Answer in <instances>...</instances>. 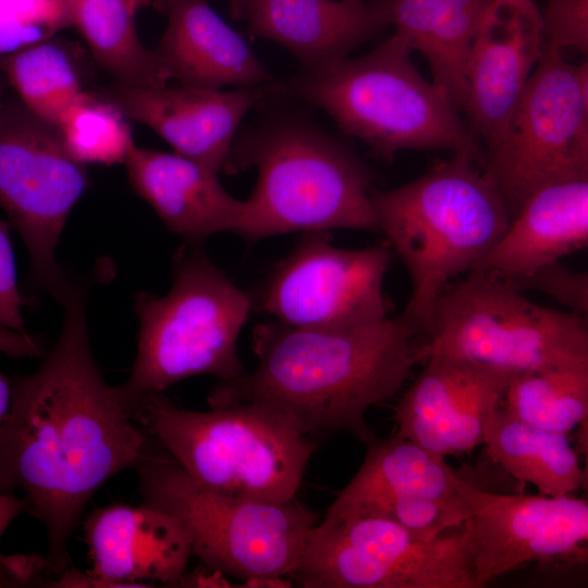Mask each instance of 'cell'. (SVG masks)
I'll return each instance as SVG.
<instances>
[{
  "label": "cell",
  "instance_id": "6da1fadb",
  "mask_svg": "<svg viewBox=\"0 0 588 588\" xmlns=\"http://www.w3.org/2000/svg\"><path fill=\"white\" fill-rule=\"evenodd\" d=\"M86 296V284L72 283L54 345L13 381L0 426V488L21 490L45 524L46 566L56 575L70 566V539L95 492L133 467L149 441L93 356Z\"/></svg>",
  "mask_w": 588,
  "mask_h": 588
},
{
  "label": "cell",
  "instance_id": "7402d4cb",
  "mask_svg": "<svg viewBox=\"0 0 588 588\" xmlns=\"http://www.w3.org/2000/svg\"><path fill=\"white\" fill-rule=\"evenodd\" d=\"M588 245V179L561 181L531 193L486 257L474 268L504 280L527 277Z\"/></svg>",
  "mask_w": 588,
  "mask_h": 588
},
{
  "label": "cell",
  "instance_id": "8992f818",
  "mask_svg": "<svg viewBox=\"0 0 588 588\" xmlns=\"http://www.w3.org/2000/svg\"><path fill=\"white\" fill-rule=\"evenodd\" d=\"M172 275L166 294L142 292L134 299L137 353L128 378L117 385L132 417L146 396L185 378L211 375L229 381L246 371L237 339L254 310L253 294L234 284L199 244L175 252Z\"/></svg>",
  "mask_w": 588,
  "mask_h": 588
},
{
  "label": "cell",
  "instance_id": "ab89813d",
  "mask_svg": "<svg viewBox=\"0 0 588 588\" xmlns=\"http://www.w3.org/2000/svg\"><path fill=\"white\" fill-rule=\"evenodd\" d=\"M350 1H356V2H358V1H364V0H350Z\"/></svg>",
  "mask_w": 588,
  "mask_h": 588
},
{
  "label": "cell",
  "instance_id": "4fadbf2b",
  "mask_svg": "<svg viewBox=\"0 0 588 588\" xmlns=\"http://www.w3.org/2000/svg\"><path fill=\"white\" fill-rule=\"evenodd\" d=\"M394 253L387 241L362 249L333 245L329 231L304 233L252 293L254 310L302 328H351L390 316L384 279Z\"/></svg>",
  "mask_w": 588,
  "mask_h": 588
},
{
  "label": "cell",
  "instance_id": "603a6c76",
  "mask_svg": "<svg viewBox=\"0 0 588 588\" xmlns=\"http://www.w3.org/2000/svg\"><path fill=\"white\" fill-rule=\"evenodd\" d=\"M463 478L433 453L397 434L367 444L358 471L328 507L323 522L356 514L369 502L397 493H415L467 504L458 488Z\"/></svg>",
  "mask_w": 588,
  "mask_h": 588
},
{
  "label": "cell",
  "instance_id": "7c38bea8",
  "mask_svg": "<svg viewBox=\"0 0 588 588\" xmlns=\"http://www.w3.org/2000/svg\"><path fill=\"white\" fill-rule=\"evenodd\" d=\"M88 184L86 167L65 147L58 126L19 98L0 114V206L28 253L40 287L62 301L72 282L57 259L68 217Z\"/></svg>",
  "mask_w": 588,
  "mask_h": 588
},
{
  "label": "cell",
  "instance_id": "e575fe53",
  "mask_svg": "<svg viewBox=\"0 0 588 588\" xmlns=\"http://www.w3.org/2000/svg\"><path fill=\"white\" fill-rule=\"evenodd\" d=\"M0 352L11 357L40 356L42 343L29 333H21L0 328Z\"/></svg>",
  "mask_w": 588,
  "mask_h": 588
},
{
  "label": "cell",
  "instance_id": "9c48e42d",
  "mask_svg": "<svg viewBox=\"0 0 588 588\" xmlns=\"http://www.w3.org/2000/svg\"><path fill=\"white\" fill-rule=\"evenodd\" d=\"M425 335L429 356L513 373L588 367L586 318L541 306L481 269H471L444 289Z\"/></svg>",
  "mask_w": 588,
  "mask_h": 588
},
{
  "label": "cell",
  "instance_id": "f1b7e54d",
  "mask_svg": "<svg viewBox=\"0 0 588 588\" xmlns=\"http://www.w3.org/2000/svg\"><path fill=\"white\" fill-rule=\"evenodd\" d=\"M126 117L95 93H84L58 128L71 156L86 166L124 163L134 144Z\"/></svg>",
  "mask_w": 588,
  "mask_h": 588
},
{
  "label": "cell",
  "instance_id": "7a4b0ae2",
  "mask_svg": "<svg viewBox=\"0 0 588 588\" xmlns=\"http://www.w3.org/2000/svg\"><path fill=\"white\" fill-rule=\"evenodd\" d=\"M421 333L403 314L351 328L260 323L252 336L255 368L219 381L207 402L266 404L313 438L344 431L368 444L376 439L368 409L394 396L429 356Z\"/></svg>",
  "mask_w": 588,
  "mask_h": 588
},
{
  "label": "cell",
  "instance_id": "4dcf8cb0",
  "mask_svg": "<svg viewBox=\"0 0 588 588\" xmlns=\"http://www.w3.org/2000/svg\"><path fill=\"white\" fill-rule=\"evenodd\" d=\"M71 27L66 0H0V57Z\"/></svg>",
  "mask_w": 588,
  "mask_h": 588
},
{
  "label": "cell",
  "instance_id": "ba28073f",
  "mask_svg": "<svg viewBox=\"0 0 588 588\" xmlns=\"http://www.w3.org/2000/svg\"><path fill=\"white\" fill-rule=\"evenodd\" d=\"M143 503L180 524L210 571L247 584L282 583L302 552L317 514L295 498L268 502L232 497L195 481L156 441L133 466Z\"/></svg>",
  "mask_w": 588,
  "mask_h": 588
},
{
  "label": "cell",
  "instance_id": "d6986e66",
  "mask_svg": "<svg viewBox=\"0 0 588 588\" xmlns=\"http://www.w3.org/2000/svg\"><path fill=\"white\" fill-rule=\"evenodd\" d=\"M248 35L290 51L303 74L323 72L389 25L383 0H244Z\"/></svg>",
  "mask_w": 588,
  "mask_h": 588
},
{
  "label": "cell",
  "instance_id": "ac0fdd59",
  "mask_svg": "<svg viewBox=\"0 0 588 588\" xmlns=\"http://www.w3.org/2000/svg\"><path fill=\"white\" fill-rule=\"evenodd\" d=\"M83 529L93 563L88 574L106 587L179 586L192 556L177 520L145 503L97 509Z\"/></svg>",
  "mask_w": 588,
  "mask_h": 588
},
{
  "label": "cell",
  "instance_id": "ffe728a7",
  "mask_svg": "<svg viewBox=\"0 0 588 588\" xmlns=\"http://www.w3.org/2000/svg\"><path fill=\"white\" fill-rule=\"evenodd\" d=\"M151 5L167 17L155 50L170 81L222 89L258 87L272 79L243 36L207 0H151Z\"/></svg>",
  "mask_w": 588,
  "mask_h": 588
},
{
  "label": "cell",
  "instance_id": "836d02e7",
  "mask_svg": "<svg viewBox=\"0 0 588 588\" xmlns=\"http://www.w3.org/2000/svg\"><path fill=\"white\" fill-rule=\"evenodd\" d=\"M23 305L9 225L0 219V328L28 333Z\"/></svg>",
  "mask_w": 588,
  "mask_h": 588
},
{
  "label": "cell",
  "instance_id": "cb8c5ba5",
  "mask_svg": "<svg viewBox=\"0 0 588 588\" xmlns=\"http://www.w3.org/2000/svg\"><path fill=\"white\" fill-rule=\"evenodd\" d=\"M490 0H383L389 25L428 62L431 81L464 107L466 64Z\"/></svg>",
  "mask_w": 588,
  "mask_h": 588
},
{
  "label": "cell",
  "instance_id": "d6a6232c",
  "mask_svg": "<svg viewBox=\"0 0 588 588\" xmlns=\"http://www.w3.org/2000/svg\"><path fill=\"white\" fill-rule=\"evenodd\" d=\"M506 281L519 291L541 292L566 306L568 311L586 318L588 313L587 272L574 271L560 261H554L527 277Z\"/></svg>",
  "mask_w": 588,
  "mask_h": 588
},
{
  "label": "cell",
  "instance_id": "5bb4252c",
  "mask_svg": "<svg viewBox=\"0 0 588 588\" xmlns=\"http://www.w3.org/2000/svg\"><path fill=\"white\" fill-rule=\"evenodd\" d=\"M458 491L478 588L529 562L587 563L586 499L494 493L464 478Z\"/></svg>",
  "mask_w": 588,
  "mask_h": 588
},
{
  "label": "cell",
  "instance_id": "44dd1931",
  "mask_svg": "<svg viewBox=\"0 0 588 588\" xmlns=\"http://www.w3.org/2000/svg\"><path fill=\"white\" fill-rule=\"evenodd\" d=\"M133 189L163 225L186 243L238 229L245 201L233 197L218 173L176 152L130 148L125 161Z\"/></svg>",
  "mask_w": 588,
  "mask_h": 588
},
{
  "label": "cell",
  "instance_id": "30bf717a",
  "mask_svg": "<svg viewBox=\"0 0 588 588\" xmlns=\"http://www.w3.org/2000/svg\"><path fill=\"white\" fill-rule=\"evenodd\" d=\"M483 172L512 216L536 189L588 179V62L546 47Z\"/></svg>",
  "mask_w": 588,
  "mask_h": 588
},
{
  "label": "cell",
  "instance_id": "d590c367",
  "mask_svg": "<svg viewBox=\"0 0 588 588\" xmlns=\"http://www.w3.org/2000/svg\"><path fill=\"white\" fill-rule=\"evenodd\" d=\"M28 511L27 502L24 498L4 491L0 488V536L8 526L23 512ZM10 585L9 579L2 567L0 558V587Z\"/></svg>",
  "mask_w": 588,
  "mask_h": 588
},
{
  "label": "cell",
  "instance_id": "2e32d148",
  "mask_svg": "<svg viewBox=\"0 0 588 588\" xmlns=\"http://www.w3.org/2000/svg\"><path fill=\"white\" fill-rule=\"evenodd\" d=\"M544 50L534 0H490L466 64L467 110L474 135L491 147L501 136Z\"/></svg>",
  "mask_w": 588,
  "mask_h": 588
},
{
  "label": "cell",
  "instance_id": "9a60e30c",
  "mask_svg": "<svg viewBox=\"0 0 588 588\" xmlns=\"http://www.w3.org/2000/svg\"><path fill=\"white\" fill-rule=\"evenodd\" d=\"M515 373L430 355L394 408L395 434L448 456L482 444L485 427Z\"/></svg>",
  "mask_w": 588,
  "mask_h": 588
},
{
  "label": "cell",
  "instance_id": "f546056e",
  "mask_svg": "<svg viewBox=\"0 0 588 588\" xmlns=\"http://www.w3.org/2000/svg\"><path fill=\"white\" fill-rule=\"evenodd\" d=\"M353 516L380 517L429 540L461 526L469 517V507L415 493H397L369 502Z\"/></svg>",
  "mask_w": 588,
  "mask_h": 588
},
{
  "label": "cell",
  "instance_id": "277c9868",
  "mask_svg": "<svg viewBox=\"0 0 588 588\" xmlns=\"http://www.w3.org/2000/svg\"><path fill=\"white\" fill-rule=\"evenodd\" d=\"M475 162L453 155L402 186L371 191L378 232L412 283L402 314L424 334L444 289L486 257L511 221L501 194Z\"/></svg>",
  "mask_w": 588,
  "mask_h": 588
},
{
  "label": "cell",
  "instance_id": "74e56055",
  "mask_svg": "<svg viewBox=\"0 0 588 588\" xmlns=\"http://www.w3.org/2000/svg\"><path fill=\"white\" fill-rule=\"evenodd\" d=\"M233 20H243L244 0H225Z\"/></svg>",
  "mask_w": 588,
  "mask_h": 588
},
{
  "label": "cell",
  "instance_id": "5b68a950",
  "mask_svg": "<svg viewBox=\"0 0 588 588\" xmlns=\"http://www.w3.org/2000/svg\"><path fill=\"white\" fill-rule=\"evenodd\" d=\"M395 33L358 58L301 74L274 91L319 108L345 134L391 162L401 150L446 149L483 161V150L452 99L416 68Z\"/></svg>",
  "mask_w": 588,
  "mask_h": 588
},
{
  "label": "cell",
  "instance_id": "8fae6325",
  "mask_svg": "<svg viewBox=\"0 0 588 588\" xmlns=\"http://www.w3.org/2000/svg\"><path fill=\"white\" fill-rule=\"evenodd\" d=\"M289 576L306 588H478L463 524L427 540L375 516L316 523Z\"/></svg>",
  "mask_w": 588,
  "mask_h": 588
},
{
  "label": "cell",
  "instance_id": "e0dca14e",
  "mask_svg": "<svg viewBox=\"0 0 588 588\" xmlns=\"http://www.w3.org/2000/svg\"><path fill=\"white\" fill-rule=\"evenodd\" d=\"M267 86L206 89L184 85L135 86L113 82L96 93L127 119L146 125L174 152L223 171L242 120L266 98Z\"/></svg>",
  "mask_w": 588,
  "mask_h": 588
},
{
  "label": "cell",
  "instance_id": "52a82bcc",
  "mask_svg": "<svg viewBox=\"0 0 588 588\" xmlns=\"http://www.w3.org/2000/svg\"><path fill=\"white\" fill-rule=\"evenodd\" d=\"M133 419L195 481L243 499H294L317 449L315 438L261 403L196 412L156 393L137 404Z\"/></svg>",
  "mask_w": 588,
  "mask_h": 588
},
{
  "label": "cell",
  "instance_id": "8d00e7d4",
  "mask_svg": "<svg viewBox=\"0 0 588 588\" xmlns=\"http://www.w3.org/2000/svg\"><path fill=\"white\" fill-rule=\"evenodd\" d=\"M12 399V384L8 381L4 375L0 371V426L5 419Z\"/></svg>",
  "mask_w": 588,
  "mask_h": 588
},
{
  "label": "cell",
  "instance_id": "1f68e13d",
  "mask_svg": "<svg viewBox=\"0 0 588 588\" xmlns=\"http://www.w3.org/2000/svg\"><path fill=\"white\" fill-rule=\"evenodd\" d=\"M541 17L546 47L572 60H587L588 0H548Z\"/></svg>",
  "mask_w": 588,
  "mask_h": 588
},
{
  "label": "cell",
  "instance_id": "f35d334b",
  "mask_svg": "<svg viewBox=\"0 0 588 588\" xmlns=\"http://www.w3.org/2000/svg\"><path fill=\"white\" fill-rule=\"evenodd\" d=\"M3 106H4V102H2L1 99H0V114L2 112Z\"/></svg>",
  "mask_w": 588,
  "mask_h": 588
},
{
  "label": "cell",
  "instance_id": "484cf974",
  "mask_svg": "<svg viewBox=\"0 0 588 588\" xmlns=\"http://www.w3.org/2000/svg\"><path fill=\"white\" fill-rule=\"evenodd\" d=\"M71 27L115 82L147 87L167 85L169 76L154 49L138 36L136 16L151 0H66Z\"/></svg>",
  "mask_w": 588,
  "mask_h": 588
},
{
  "label": "cell",
  "instance_id": "83f0119b",
  "mask_svg": "<svg viewBox=\"0 0 588 588\" xmlns=\"http://www.w3.org/2000/svg\"><path fill=\"white\" fill-rule=\"evenodd\" d=\"M0 71L25 107L56 126L85 93L69 53L51 39L0 57Z\"/></svg>",
  "mask_w": 588,
  "mask_h": 588
},
{
  "label": "cell",
  "instance_id": "3957f363",
  "mask_svg": "<svg viewBox=\"0 0 588 588\" xmlns=\"http://www.w3.org/2000/svg\"><path fill=\"white\" fill-rule=\"evenodd\" d=\"M249 169L257 182L235 232L246 241L334 229L378 232L371 171L309 118L273 111L238 131L223 172Z\"/></svg>",
  "mask_w": 588,
  "mask_h": 588
},
{
  "label": "cell",
  "instance_id": "4316f807",
  "mask_svg": "<svg viewBox=\"0 0 588 588\" xmlns=\"http://www.w3.org/2000/svg\"><path fill=\"white\" fill-rule=\"evenodd\" d=\"M502 402L510 416L567 434L587 421L588 367L517 372L511 378Z\"/></svg>",
  "mask_w": 588,
  "mask_h": 588
},
{
  "label": "cell",
  "instance_id": "d4e9b609",
  "mask_svg": "<svg viewBox=\"0 0 588 588\" xmlns=\"http://www.w3.org/2000/svg\"><path fill=\"white\" fill-rule=\"evenodd\" d=\"M482 444L494 463L541 495H567L587 485V471L566 433L525 424L501 405L485 427Z\"/></svg>",
  "mask_w": 588,
  "mask_h": 588
}]
</instances>
